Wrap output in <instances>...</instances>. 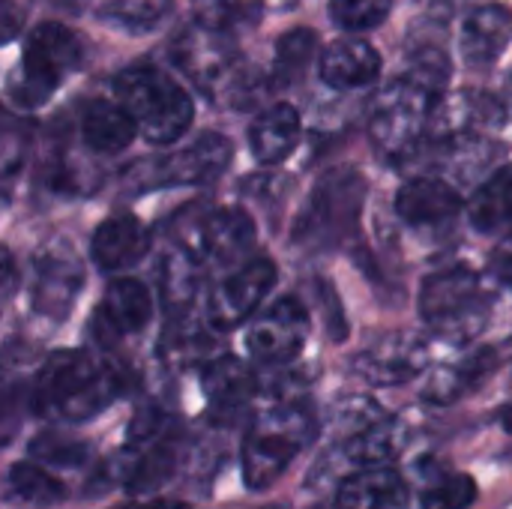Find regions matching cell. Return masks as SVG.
<instances>
[{
  "mask_svg": "<svg viewBox=\"0 0 512 509\" xmlns=\"http://www.w3.org/2000/svg\"><path fill=\"white\" fill-rule=\"evenodd\" d=\"M510 39L512 9L504 3H486L465 18L459 33V48L471 66H489L501 57Z\"/></svg>",
  "mask_w": 512,
  "mask_h": 509,
  "instance_id": "obj_18",
  "label": "cell"
},
{
  "mask_svg": "<svg viewBox=\"0 0 512 509\" xmlns=\"http://www.w3.org/2000/svg\"><path fill=\"white\" fill-rule=\"evenodd\" d=\"M492 369H495V351H489V348L474 351L471 357H462L456 363H447L435 372L432 387L426 390V399H432L438 405H450V402L462 399L465 393H471Z\"/></svg>",
  "mask_w": 512,
  "mask_h": 509,
  "instance_id": "obj_24",
  "label": "cell"
},
{
  "mask_svg": "<svg viewBox=\"0 0 512 509\" xmlns=\"http://www.w3.org/2000/svg\"><path fill=\"white\" fill-rule=\"evenodd\" d=\"M174 243L198 270L237 264L255 246V222L237 207H198L174 216Z\"/></svg>",
  "mask_w": 512,
  "mask_h": 509,
  "instance_id": "obj_6",
  "label": "cell"
},
{
  "mask_svg": "<svg viewBox=\"0 0 512 509\" xmlns=\"http://www.w3.org/2000/svg\"><path fill=\"white\" fill-rule=\"evenodd\" d=\"M9 495L21 501L24 507L45 509L60 504L66 498V489L60 480H54L42 465L33 462H15L9 468Z\"/></svg>",
  "mask_w": 512,
  "mask_h": 509,
  "instance_id": "obj_26",
  "label": "cell"
},
{
  "mask_svg": "<svg viewBox=\"0 0 512 509\" xmlns=\"http://www.w3.org/2000/svg\"><path fill=\"white\" fill-rule=\"evenodd\" d=\"M435 102L438 96L426 93L411 78H399L384 87L369 111V135L375 150L390 162L411 159L429 135Z\"/></svg>",
  "mask_w": 512,
  "mask_h": 509,
  "instance_id": "obj_7",
  "label": "cell"
},
{
  "mask_svg": "<svg viewBox=\"0 0 512 509\" xmlns=\"http://www.w3.org/2000/svg\"><path fill=\"white\" fill-rule=\"evenodd\" d=\"M462 210L459 192L438 177H414L396 195V213L402 222L414 228H438L450 225Z\"/></svg>",
  "mask_w": 512,
  "mask_h": 509,
  "instance_id": "obj_16",
  "label": "cell"
},
{
  "mask_svg": "<svg viewBox=\"0 0 512 509\" xmlns=\"http://www.w3.org/2000/svg\"><path fill=\"white\" fill-rule=\"evenodd\" d=\"M174 0H105L99 15L123 30H153L171 9Z\"/></svg>",
  "mask_w": 512,
  "mask_h": 509,
  "instance_id": "obj_28",
  "label": "cell"
},
{
  "mask_svg": "<svg viewBox=\"0 0 512 509\" xmlns=\"http://www.w3.org/2000/svg\"><path fill=\"white\" fill-rule=\"evenodd\" d=\"M276 285V264L270 258H252L225 276L207 300V321L216 330H234L258 315V306Z\"/></svg>",
  "mask_w": 512,
  "mask_h": 509,
  "instance_id": "obj_10",
  "label": "cell"
},
{
  "mask_svg": "<svg viewBox=\"0 0 512 509\" xmlns=\"http://www.w3.org/2000/svg\"><path fill=\"white\" fill-rule=\"evenodd\" d=\"M12 279H15V264H12V255L3 252V291H6V297L12 294Z\"/></svg>",
  "mask_w": 512,
  "mask_h": 509,
  "instance_id": "obj_35",
  "label": "cell"
},
{
  "mask_svg": "<svg viewBox=\"0 0 512 509\" xmlns=\"http://www.w3.org/2000/svg\"><path fill=\"white\" fill-rule=\"evenodd\" d=\"M492 273L501 285H507L512 291V237L492 252Z\"/></svg>",
  "mask_w": 512,
  "mask_h": 509,
  "instance_id": "obj_34",
  "label": "cell"
},
{
  "mask_svg": "<svg viewBox=\"0 0 512 509\" xmlns=\"http://www.w3.org/2000/svg\"><path fill=\"white\" fill-rule=\"evenodd\" d=\"M405 501L408 486L393 468H363L360 474H351L336 492L339 509H393Z\"/></svg>",
  "mask_w": 512,
  "mask_h": 509,
  "instance_id": "obj_21",
  "label": "cell"
},
{
  "mask_svg": "<svg viewBox=\"0 0 512 509\" xmlns=\"http://www.w3.org/2000/svg\"><path fill=\"white\" fill-rule=\"evenodd\" d=\"M81 135H84V144L96 153H120L123 147L132 144V138L138 135V126L120 102L96 99L87 105L81 117Z\"/></svg>",
  "mask_w": 512,
  "mask_h": 509,
  "instance_id": "obj_22",
  "label": "cell"
},
{
  "mask_svg": "<svg viewBox=\"0 0 512 509\" xmlns=\"http://www.w3.org/2000/svg\"><path fill=\"white\" fill-rule=\"evenodd\" d=\"M402 441H405L402 423L393 417H378L351 435V441L345 444V456H348V462L378 468V462L393 459L402 450Z\"/></svg>",
  "mask_w": 512,
  "mask_h": 509,
  "instance_id": "obj_25",
  "label": "cell"
},
{
  "mask_svg": "<svg viewBox=\"0 0 512 509\" xmlns=\"http://www.w3.org/2000/svg\"><path fill=\"white\" fill-rule=\"evenodd\" d=\"M315 438V408L306 399H288L279 408L264 411L246 432L240 459L243 480L252 492L270 489L294 459Z\"/></svg>",
  "mask_w": 512,
  "mask_h": 509,
  "instance_id": "obj_2",
  "label": "cell"
},
{
  "mask_svg": "<svg viewBox=\"0 0 512 509\" xmlns=\"http://www.w3.org/2000/svg\"><path fill=\"white\" fill-rule=\"evenodd\" d=\"M81 63V39L57 24L45 21L27 33L18 66L9 75V96L18 108H39L60 81Z\"/></svg>",
  "mask_w": 512,
  "mask_h": 509,
  "instance_id": "obj_5",
  "label": "cell"
},
{
  "mask_svg": "<svg viewBox=\"0 0 512 509\" xmlns=\"http://www.w3.org/2000/svg\"><path fill=\"white\" fill-rule=\"evenodd\" d=\"M429 363V348L414 336H387L357 357V372L369 384L393 387L417 378Z\"/></svg>",
  "mask_w": 512,
  "mask_h": 509,
  "instance_id": "obj_15",
  "label": "cell"
},
{
  "mask_svg": "<svg viewBox=\"0 0 512 509\" xmlns=\"http://www.w3.org/2000/svg\"><path fill=\"white\" fill-rule=\"evenodd\" d=\"M201 387H204L207 405L219 423H234L258 396L255 372L246 363H240L237 357L210 360L201 369Z\"/></svg>",
  "mask_w": 512,
  "mask_h": 509,
  "instance_id": "obj_14",
  "label": "cell"
},
{
  "mask_svg": "<svg viewBox=\"0 0 512 509\" xmlns=\"http://www.w3.org/2000/svg\"><path fill=\"white\" fill-rule=\"evenodd\" d=\"M492 297L480 276L468 267L432 273L420 291V315L432 333L450 342H471L489 324Z\"/></svg>",
  "mask_w": 512,
  "mask_h": 509,
  "instance_id": "obj_4",
  "label": "cell"
},
{
  "mask_svg": "<svg viewBox=\"0 0 512 509\" xmlns=\"http://www.w3.org/2000/svg\"><path fill=\"white\" fill-rule=\"evenodd\" d=\"M363 192H366V183L360 174L354 171L327 174L315 186L306 210L300 213L294 240L309 249H330L342 243L357 228V219L363 210Z\"/></svg>",
  "mask_w": 512,
  "mask_h": 509,
  "instance_id": "obj_8",
  "label": "cell"
},
{
  "mask_svg": "<svg viewBox=\"0 0 512 509\" xmlns=\"http://www.w3.org/2000/svg\"><path fill=\"white\" fill-rule=\"evenodd\" d=\"M153 297L138 279H114L93 318V330L102 345H111L123 336H135L150 324Z\"/></svg>",
  "mask_w": 512,
  "mask_h": 509,
  "instance_id": "obj_13",
  "label": "cell"
},
{
  "mask_svg": "<svg viewBox=\"0 0 512 509\" xmlns=\"http://www.w3.org/2000/svg\"><path fill=\"white\" fill-rule=\"evenodd\" d=\"M48 3H54V6H69L72 0H48Z\"/></svg>",
  "mask_w": 512,
  "mask_h": 509,
  "instance_id": "obj_37",
  "label": "cell"
},
{
  "mask_svg": "<svg viewBox=\"0 0 512 509\" xmlns=\"http://www.w3.org/2000/svg\"><path fill=\"white\" fill-rule=\"evenodd\" d=\"M381 75L378 51L363 39H339L321 57V78L336 90L369 87Z\"/></svg>",
  "mask_w": 512,
  "mask_h": 509,
  "instance_id": "obj_19",
  "label": "cell"
},
{
  "mask_svg": "<svg viewBox=\"0 0 512 509\" xmlns=\"http://www.w3.org/2000/svg\"><path fill=\"white\" fill-rule=\"evenodd\" d=\"M501 426H504V429L512 435V402L507 405V408H501Z\"/></svg>",
  "mask_w": 512,
  "mask_h": 509,
  "instance_id": "obj_36",
  "label": "cell"
},
{
  "mask_svg": "<svg viewBox=\"0 0 512 509\" xmlns=\"http://www.w3.org/2000/svg\"><path fill=\"white\" fill-rule=\"evenodd\" d=\"M147 249H150V234L132 213H117L105 219L90 243V255L96 267L105 273L135 267L138 261H144Z\"/></svg>",
  "mask_w": 512,
  "mask_h": 509,
  "instance_id": "obj_17",
  "label": "cell"
},
{
  "mask_svg": "<svg viewBox=\"0 0 512 509\" xmlns=\"http://www.w3.org/2000/svg\"><path fill=\"white\" fill-rule=\"evenodd\" d=\"M300 141V114L294 105L279 102L267 111H261L249 129V147L258 162L279 165L285 162Z\"/></svg>",
  "mask_w": 512,
  "mask_h": 509,
  "instance_id": "obj_20",
  "label": "cell"
},
{
  "mask_svg": "<svg viewBox=\"0 0 512 509\" xmlns=\"http://www.w3.org/2000/svg\"><path fill=\"white\" fill-rule=\"evenodd\" d=\"M477 501V483L468 474H447L429 480L420 495L423 509H468Z\"/></svg>",
  "mask_w": 512,
  "mask_h": 509,
  "instance_id": "obj_31",
  "label": "cell"
},
{
  "mask_svg": "<svg viewBox=\"0 0 512 509\" xmlns=\"http://www.w3.org/2000/svg\"><path fill=\"white\" fill-rule=\"evenodd\" d=\"M309 333V309L297 297H279L252 318L246 330V348L255 360L267 366H291L303 354Z\"/></svg>",
  "mask_w": 512,
  "mask_h": 509,
  "instance_id": "obj_9",
  "label": "cell"
},
{
  "mask_svg": "<svg viewBox=\"0 0 512 509\" xmlns=\"http://www.w3.org/2000/svg\"><path fill=\"white\" fill-rule=\"evenodd\" d=\"M126 381L111 363L96 360L87 351L63 348L54 351L30 387V411L57 423H84L102 414L120 393Z\"/></svg>",
  "mask_w": 512,
  "mask_h": 509,
  "instance_id": "obj_1",
  "label": "cell"
},
{
  "mask_svg": "<svg viewBox=\"0 0 512 509\" xmlns=\"http://www.w3.org/2000/svg\"><path fill=\"white\" fill-rule=\"evenodd\" d=\"M405 78H411L414 84H420L426 93L441 96V90L450 81V60L438 48H420V51L411 54V66H408V75Z\"/></svg>",
  "mask_w": 512,
  "mask_h": 509,
  "instance_id": "obj_33",
  "label": "cell"
},
{
  "mask_svg": "<svg viewBox=\"0 0 512 509\" xmlns=\"http://www.w3.org/2000/svg\"><path fill=\"white\" fill-rule=\"evenodd\" d=\"M318 48V36L309 27H294L276 42V75L279 81L297 78Z\"/></svg>",
  "mask_w": 512,
  "mask_h": 509,
  "instance_id": "obj_30",
  "label": "cell"
},
{
  "mask_svg": "<svg viewBox=\"0 0 512 509\" xmlns=\"http://www.w3.org/2000/svg\"><path fill=\"white\" fill-rule=\"evenodd\" d=\"M84 288V270L66 246H42L33 258V309L45 318H63Z\"/></svg>",
  "mask_w": 512,
  "mask_h": 509,
  "instance_id": "obj_12",
  "label": "cell"
},
{
  "mask_svg": "<svg viewBox=\"0 0 512 509\" xmlns=\"http://www.w3.org/2000/svg\"><path fill=\"white\" fill-rule=\"evenodd\" d=\"M264 0H192L195 24L213 33H234L261 18Z\"/></svg>",
  "mask_w": 512,
  "mask_h": 509,
  "instance_id": "obj_27",
  "label": "cell"
},
{
  "mask_svg": "<svg viewBox=\"0 0 512 509\" xmlns=\"http://www.w3.org/2000/svg\"><path fill=\"white\" fill-rule=\"evenodd\" d=\"M114 96L150 144H174L195 117L189 93L162 69L138 63L114 78Z\"/></svg>",
  "mask_w": 512,
  "mask_h": 509,
  "instance_id": "obj_3",
  "label": "cell"
},
{
  "mask_svg": "<svg viewBox=\"0 0 512 509\" xmlns=\"http://www.w3.org/2000/svg\"><path fill=\"white\" fill-rule=\"evenodd\" d=\"M393 0H330V18L345 30H369L384 24Z\"/></svg>",
  "mask_w": 512,
  "mask_h": 509,
  "instance_id": "obj_32",
  "label": "cell"
},
{
  "mask_svg": "<svg viewBox=\"0 0 512 509\" xmlns=\"http://www.w3.org/2000/svg\"><path fill=\"white\" fill-rule=\"evenodd\" d=\"M471 225L483 234H495L512 225V165L495 171L468 204Z\"/></svg>",
  "mask_w": 512,
  "mask_h": 509,
  "instance_id": "obj_23",
  "label": "cell"
},
{
  "mask_svg": "<svg viewBox=\"0 0 512 509\" xmlns=\"http://www.w3.org/2000/svg\"><path fill=\"white\" fill-rule=\"evenodd\" d=\"M30 459L54 468H81L90 459V447L84 441H72L60 432H42L30 441Z\"/></svg>",
  "mask_w": 512,
  "mask_h": 509,
  "instance_id": "obj_29",
  "label": "cell"
},
{
  "mask_svg": "<svg viewBox=\"0 0 512 509\" xmlns=\"http://www.w3.org/2000/svg\"><path fill=\"white\" fill-rule=\"evenodd\" d=\"M231 159L234 144L219 132H204L189 147L150 162L144 186H201L222 177Z\"/></svg>",
  "mask_w": 512,
  "mask_h": 509,
  "instance_id": "obj_11",
  "label": "cell"
}]
</instances>
